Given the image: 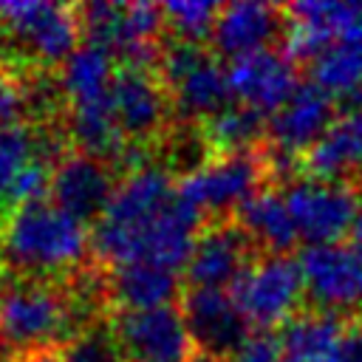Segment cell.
<instances>
[{"label":"cell","instance_id":"cell-6","mask_svg":"<svg viewBox=\"0 0 362 362\" xmlns=\"http://www.w3.org/2000/svg\"><path fill=\"white\" fill-rule=\"evenodd\" d=\"M286 204L294 218L300 240L308 246L342 243L348 232H354L359 215V192L348 181H320L300 178L286 187Z\"/></svg>","mask_w":362,"mask_h":362},{"label":"cell","instance_id":"cell-10","mask_svg":"<svg viewBox=\"0 0 362 362\" xmlns=\"http://www.w3.org/2000/svg\"><path fill=\"white\" fill-rule=\"evenodd\" d=\"M181 314L198 354H206L212 359L232 362V356L249 339V320L238 308L232 291L187 288V294H181Z\"/></svg>","mask_w":362,"mask_h":362},{"label":"cell","instance_id":"cell-23","mask_svg":"<svg viewBox=\"0 0 362 362\" xmlns=\"http://www.w3.org/2000/svg\"><path fill=\"white\" fill-rule=\"evenodd\" d=\"M311 76L314 85L331 96H351L362 88V48L348 40H337L311 62Z\"/></svg>","mask_w":362,"mask_h":362},{"label":"cell","instance_id":"cell-29","mask_svg":"<svg viewBox=\"0 0 362 362\" xmlns=\"http://www.w3.org/2000/svg\"><path fill=\"white\" fill-rule=\"evenodd\" d=\"M339 119L348 124V130L354 133V139H356L359 147H362V88L354 90L351 96H345V110H342Z\"/></svg>","mask_w":362,"mask_h":362},{"label":"cell","instance_id":"cell-35","mask_svg":"<svg viewBox=\"0 0 362 362\" xmlns=\"http://www.w3.org/2000/svg\"><path fill=\"white\" fill-rule=\"evenodd\" d=\"M0 249H3V221H0Z\"/></svg>","mask_w":362,"mask_h":362},{"label":"cell","instance_id":"cell-31","mask_svg":"<svg viewBox=\"0 0 362 362\" xmlns=\"http://www.w3.org/2000/svg\"><path fill=\"white\" fill-rule=\"evenodd\" d=\"M17 362H62V351H37V354L20 356Z\"/></svg>","mask_w":362,"mask_h":362},{"label":"cell","instance_id":"cell-19","mask_svg":"<svg viewBox=\"0 0 362 362\" xmlns=\"http://www.w3.org/2000/svg\"><path fill=\"white\" fill-rule=\"evenodd\" d=\"M113 76H116L113 54L96 42H85L62 62L59 88L68 107L96 105L110 99Z\"/></svg>","mask_w":362,"mask_h":362},{"label":"cell","instance_id":"cell-24","mask_svg":"<svg viewBox=\"0 0 362 362\" xmlns=\"http://www.w3.org/2000/svg\"><path fill=\"white\" fill-rule=\"evenodd\" d=\"M221 8H223L221 3H209V0H173V3H161L167 28L175 34V40H187V42L212 40V31H215Z\"/></svg>","mask_w":362,"mask_h":362},{"label":"cell","instance_id":"cell-14","mask_svg":"<svg viewBox=\"0 0 362 362\" xmlns=\"http://www.w3.org/2000/svg\"><path fill=\"white\" fill-rule=\"evenodd\" d=\"M252 249L257 246L235 221H215L204 226L195 252L184 269L189 288H232L240 274L255 263Z\"/></svg>","mask_w":362,"mask_h":362},{"label":"cell","instance_id":"cell-27","mask_svg":"<svg viewBox=\"0 0 362 362\" xmlns=\"http://www.w3.org/2000/svg\"><path fill=\"white\" fill-rule=\"evenodd\" d=\"M31 110L28 82L23 74L0 68V130L23 124V116Z\"/></svg>","mask_w":362,"mask_h":362},{"label":"cell","instance_id":"cell-7","mask_svg":"<svg viewBox=\"0 0 362 362\" xmlns=\"http://www.w3.org/2000/svg\"><path fill=\"white\" fill-rule=\"evenodd\" d=\"M110 331L122 362H192L198 356L181 305L119 311Z\"/></svg>","mask_w":362,"mask_h":362},{"label":"cell","instance_id":"cell-28","mask_svg":"<svg viewBox=\"0 0 362 362\" xmlns=\"http://www.w3.org/2000/svg\"><path fill=\"white\" fill-rule=\"evenodd\" d=\"M232 362H286V356L280 339L263 331V334H252L243 342V348L232 356Z\"/></svg>","mask_w":362,"mask_h":362},{"label":"cell","instance_id":"cell-11","mask_svg":"<svg viewBox=\"0 0 362 362\" xmlns=\"http://www.w3.org/2000/svg\"><path fill=\"white\" fill-rule=\"evenodd\" d=\"M229 90L238 105H246L263 116H274L300 88L297 62L283 51H255L226 65Z\"/></svg>","mask_w":362,"mask_h":362},{"label":"cell","instance_id":"cell-5","mask_svg":"<svg viewBox=\"0 0 362 362\" xmlns=\"http://www.w3.org/2000/svg\"><path fill=\"white\" fill-rule=\"evenodd\" d=\"M229 291L249 325H286L297 314V305L305 294L300 260L291 255H263L240 274Z\"/></svg>","mask_w":362,"mask_h":362},{"label":"cell","instance_id":"cell-32","mask_svg":"<svg viewBox=\"0 0 362 362\" xmlns=\"http://www.w3.org/2000/svg\"><path fill=\"white\" fill-rule=\"evenodd\" d=\"M354 243L362 246V206H359V215H356V223H354Z\"/></svg>","mask_w":362,"mask_h":362},{"label":"cell","instance_id":"cell-18","mask_svg":"<svg viewBox=\"0 0 362 362\" xmlns=\"http://www.w3.org/2000/svg\"><path fill=\"white\" fill-rule=\"evenodd\" d=\"M345 322L328 311H297L280 331L286 362H339Z\"/></svg>","mask_w":362,"mask_h":362},{"label":"cell","instance_id":"cell-17","mask_svg":"<svg viewBox=\"0 0 362 362\" xmlns=\"http://www.w3.org/2000/svg\"><path fill=\"white\" fill-rule=\"evenodd\" d=\"M235 223L266 255H286L300 240L294 218L286 204V195L277 189H269V187L238 206Z\"/></svg>","mask_w":362,"mask_h":362},{"label":"cell","instance_id":"cell-13","mask_svg":"<svg viewBox=\"0 0 362 362\" xmlns=\"http://www.w3.org/2000/svg\"><path fill=\"white\" fill-rule=\"evenodd\" d=\"M113 164L88 153H68L51 175V201L76 221H99L116 192Z\"/></svg>","mask_w":362,"mask_h":362},{"label":"cell","instance_id":"cell-8","mask_svg":"<svg viewBox=\"0 0 362 362\" xmlns=\"http://www.w3.org/2000/svg\"><path fill=\"white\" fill-rule=\"evenodd\" d=\"M303 269L305 297L317 311L328 314H362V246L328 243L308 246L297 257Z\"/></svg>","mask_w":362,"mask_h":362},{"label":"cell","instance_id":"cell-22","mask_svg":"<svg viewBox=\"0 0 362 362\" xmlns=\"http://www.w3.org/2000/svg\"><path fill=\"white\" fill-rule=\"evenodd\" d=\"M359 164L362 147L342 119H337V124L300 158V167L308 173V178L320 181H348Z\"/></svg>","mask_w":362,"mask_h":362},{"label":"cell","instance_id":"cell-30","mask_svg":"<svg viewBox=\"0 0 362 362\" xmlns=\"http://www.w3.org/2000/svg\"><path fill=\"white\" fill-rule=\"evenodd\" d=\"M339 362H362V322H351L342 337Z\"/></svg>","mask_w":362,"mask_h":362},{"label":"cell","instance_id":"cell-4","mask_svg":"<svg viewBox=\"0 0 362 362\" xmlns=\"http://www.w3.org/2000/svg\"><path fill=\"white\" fill-rule=\"evenodd\" d=\"M0 25L11 45L37 65L65 62L79 48L82 37L79 11L62 3H0Z\"/></svg>","mask_w":362,"mask_h":362},{"label":"cell","instance_id":"cell-16","mask_svg":"<svg viewBox=\"0 0 362 362\" xmlns=\"http://www.w3.org/2000/svg\"><path fill=\"white\" fill-rule=\"evenodd\" d=\"M181 291L178 272L161 269L156 263H127L116 266L105 283V297L119 311H150L173 305Z\"/></svg>","mask_w":362,"mask_h":362},{"label":"cell","instance_id":"cell-12","mask_svg":"<svg viewBox=\"0 0 362 362\" xmlns=\"http://www.w3.org/2000/svg\"><path fill=\"white\" fill-rule=\"evenodd\" d=\"M337 99L320 85H300L297 93L269 119V150L283 158L305 156L334 124H337Z\"/></svg>","mask_w":362,"mask_h":362},{"label":"cell","instance_id":"cell-20","mask_svg":"<svg viewBox=\"0 0 362 362\" xmlns=\"http://www.w3.org/2000/svg\"><path fill=\"white\" fill-rule=\"evenodd\" d=\"M170 90H173V107L178 110V116L198 119L201 124L206 119L218 116L221 110H226L235 102L232 99V90H229L226 68L218 65L215 54L206 62H201L195 71H189Z\"/></svg>","mask_w":362,"mask_h":362},{"label":"cell","instance_id":"cell-3","mask_svg":"<svg viewBox=\"0 0 362 362\" xmlns=\"http://www.w3.org/2000/svg\"><path fill=\"white\" fill-rule=\"evenodd\" d=\"M274 173L269 147L240 150V153H215L198 170L178 178V198L204 215L238 212L252 195H257L263 181Z\"/></svg>","mask_w":362,"mask_h":362},{"label":"cell","instance_id":"cell-9","mask_svg":"<svg viewBox=\"0 0 362 362\" xmlns=\"http://www.w3.org/2000/svg\"><path fill=\"white\" fill-rule=\"evenodd\" d=\"M110 102L116 124L130 144H147L150 139L161 136L173 110V99L158 76V68H116Z\"/></svg>","mask_w":362,"mask_h":362},{"label":"cell","instance_id":"cell-34","mask_svg":"<svg viewBox=\"0 0 362 362\" xmlns=\"http://www.w3.org/2000/svg\"><path fill=\"white\" fill-rule=\"evenodd\" d=\"M0 362H11V356H8L6 351H0Z\"/></svg>","mask_w":362,"mask_h":362},{"label":"cell","instance_id":"cell-25","mask_svg":"<svg viewBox=\"0 0 362 362\" xmlns=\"http://www.w3.org/2000/svg\"><path fill=\"white\" fill-rule=\"evenodd\" d=\"M34 158H40V127L17 124L0 130V201Z\"/></svg>","mask_w":362,"mask_h":362},{"label":"cell","instance_id":"cell-26","mask_svg":"<svg viewBox=\"0 0 362 362\" xmlns=\"http://www.w3.org/2000/svg\"><path fill=\"white\" fill-rule=\"evenodd\" d=\"M62 362H122V354L113 331L85 328L62 348Z\"/></svg>","mask_w":362,"mask_h":362},{"label":"cell","instance_id":"cell-2","mask_svg":"<svg viewBox=\"0 0 362 362\" xmlns=\"http://www.w3.org/2000/svg\"><path fill=\"white\" fill-rule=\"evenodd\" d=\"M79 322L71 291L45 280L17 283L0 297V345L17 354V359L65 348L79 334Z\"/></svg>","mask_w":362,"mask_h":362},{"label":"cell","instance_id":"cell-1","mask_svg":"<svg viewBox=\"0 0 362 362\" xmlns=\"http://www.w3.org/2000/svg\"><path fill=\"white\" fill-rule=\"evenodd\" d=\"M88 223L62 212L51 198L8 209L3 221V260L37 280L40 274H59L82 266L90 249Z\"/></svg>","mask_w":362,"mask_h":362},{"label":"cell","instance_id":"cell-21","mask_svg":"<svg viewBox=\"0 0 362 362\" xmlns=\"http://www.w3.org/2000/svg\"><path fill=\"white\" fill-rule=\"evenodd\" d=\"M266 133H269V116H263L246 105H238V102L201 124V136H204L206 147L215 153L255 150V147H260L257 141Z\"/></svg>","mask_w":362,"mask_h":362},{"label":"cell","instance_id":"cell-33","mask_svg":"<svg viewBox=\"0 0 362 362\" xmlns=\"http://www.w3.org/2000/svg\"><path fill=\"white\" fill-rule=\"evenodd\" d=\"M6 291H8V288H6V266L0 263V297H3Z\"/></svg>","mask_w":362,"mask_h":362},{"label":"cell","instance_id":"cell-15","mask_svg":"<svg viewBox=\"0 0 362 362\" xmlns=\"http://www.w3.org/2000/svg\"><path fill=\"white\" fill-rule=\"evenodd\" d=\"M286 34V11L269 3H229L221 8L212 48L229 59L266 51L272 40Z\"/></svg>","mask_w":362,"mask_h":362}]
</instances>
